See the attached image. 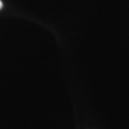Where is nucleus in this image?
<instances>
[{
  "label": "nucleus",
  "mask_w": 129,
  "mask_h": 129,
  "mask_svg": "<svg viewBox=\"0 0 129 129\" xmlns=\"http://www.w3.org/2000/svg\"><path fill=\"white\" fill-rule=\"evenodd\" d=\"M1 7H3V3H1V0H0V10H1Z\"/></svg>",
  "instance_id": "obj_1"
}]
</instances>
